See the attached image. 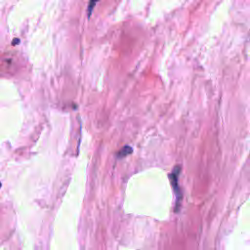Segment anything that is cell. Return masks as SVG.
<instances>
[{
  "label": "cell",
  "mask_w": 250,
  "mask_h": 250,
  "mask_svg": "<svg viewBox=\"0 0 250 250\" xmlns=\"http://www.w3.org/2000/svg\"><path fill=\"white\" fill-rule=\"evenodd\" d=\"M132 152V147H130L129 146H125L119 152H118V157H124L128 154H130Z\"/></svg>",
  "instance_id": "6da1fadb"
},
{
  "label": "cell",
  "mask_w": 250,
  "mask_h": 250,
  "mask_svg": "<svg viewBox=\"0 0 250 250\" xmlns=\"http://www.w3.org/2000/svg\"><path fill=\"white\" fill-rule=\"evenodd\" d=\"M99 1H100V0H90V1H89V5H88V15H89V17H90V15L92 14L93 9L95 8L96 4H97Z\"/></svg>",
  "instance_id": "7a4b0ae2"
}]
</instances>
